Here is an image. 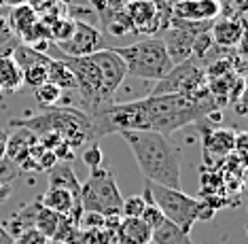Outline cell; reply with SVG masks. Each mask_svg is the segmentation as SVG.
Returning a JSON list of instances; mask_svg holds the SVG:
<instances>
[{
    "label": "cell",
    "instance_id": "3",
    "mask_svg": "<svg viewBox=\"0 0 248 244\" xmlns=\"http://www.w3.org/2000/svg\"><path fill=\"white\" fill-rule=\"evenodd\" d=\"M9 128L30 130L36 138H41L45 134H58L72 149L89 143H98L92 117L77 106H47L36 115L11 119Z\"/></svg>",
    "mask_w": 248,
    "mask_h": 244
},
{
    "label": "cell",
    "instance_id": "6",
    "mask_svg": "<svg viewBox=\"0 0 248 244\" xmlns=\"http://www.w3.org/2000/svg\"><path fill=\"white\" fill-rule=\"evenodd\" d=\"M83 212H95L102 217H121L123 195L119 185L115 180V174L106 168H93L85 183L78 191Z\"/></svg>",
    "mask_w": 248,
    "mask_h": 244
},
{
    "label": "cell",
    "instance_id": "34",
    "mask_svg": "<svg viewBox=\"0 0 248 244\" xmlns=\"http://www.w3.org/2000/svg\"><path fill=\"white\" fill-rule=\"evenodd\" d=\"M49 244H62V242H49Z\"/></svg>",
    "mask_w": 248,
    "mask_h": 244
},
{
    "label": "cell",
    "instance_id": "24",
    "mask_svg": "<svg viewBox=\"0 0 248 244\" xmlns=\"http://www.w3.org/2000/svg\"><path fill=\"white\" fill-rule=\"evenodd\" d=\"M146 206V200L142 195H129V197H123V204H121V217H140Z\"/></svg>",
    "mask_w": 248,
    "mask_h": 244
},
{
    "label": "cell",
    "instance_id": "5",
    "mask_svg": "<svg viewBox=\"0 0 248 244\" xmlns=\"http://www.w3.org/2000/svg\"><path fill=\"white\" fill-rule=\"evenodd\" d=\"M123 60L129 77L142 79V81H159L172 70L174 62L170 60L161 38L149 36L144 41L123 45V47H108Z\"/></svg>",
    "mask_w": 248,
    "mask_h": 244
},
{
    "label": "cell",
    "instance_id": "9",
    "mask_svg": "<svg viewBox=\"0 0 248 244\" xmlns=\"http://www.w3.org/2000/svg\"><path fill=\"white\" fill-rule=\"evenodd\" d=\"M223 13L218 0H172V17L185 21H214Z\"/></svg>",
    "mask_w": 248,
    "mask_h": 244
},
{
    "label": "cell",
    "instance_id": "30",
    "mask_svg": "<svg viewBox=\"0 0 248 244\" xmlns=\"http://www.w3.org/2000/svg\"><path fill=\"white\" fill-rule=\"evenodd\" d=\"M30 2V0H4V4H9L11 9L13 7H21V4H28Z\"/></svg>",
    "mask_w": 248,
    "mask_h": 244
},
{
    "label": "cell",
    "instance_id": "11",
    "mask_svg": "<svg viewBox=\"0 0 248 244\" xmlns=\"http://www.w3.org/2000/svg\"><path fill=\"white\" fill-rule=\"evenodd\" d=\"M117 244H149L151 242V228L140 217H121L115 229Z\"/></svg>",
    "mask_w": 248,
    "mask_h": 244
},
{
    "label": "cell",
    "instance_id": "35",
    "mask_svg": "<svg viewBox=\"0 0 248 244\" xmlns=\"http://www.w3.org/2000/svg\"><path fill=\"white\" fill-rule=\"evenodd\" d=\"M0 94H2V92H0Z\"/></svg>",
    "mask_w": 248,
    "mask_h": 244
},
{
    "label": "cell",
    "instance_id": "18",
    "mask_svg": "<svg viewBox=\"0 0 248 244\" xmlns=\"http://www.w3.org/2000/svg\"><path fill=\"white\" fill-rule=\"evenodd\" d=\"M38 208H41V200L36 197L34 202L26 204V206L21 208V211L15 212L13 217L9 219V223L4 225V228H7V231H9V236H11V238H17L21 231L34 228V217H36Z\"/></svg>",
    "mask_w": 248,
    "mask_h": 244
},
{
    "label": "cell",
    "instance_id": "32",
    "mask_svg": "<svg viewBox=\"0 0 248 244\" xmlns=\"http://www.w3.org/2000/svg\"><path fill=\"white\" fill-rule=\"evenodd\" d=\"M218 2L223 4V13H221V15H225V13H227V11L231 9V4H233V0H218Z\"/></svg>",
    "mask_w": 248,
    "mask_h": 244
},
{
    "label": "cell",
    "instance_id": "27",
    "mask_svg": "<svg viewBox=\"0 0 248 244\" xmlns=\"http://www.w3.org/2000/svg\"><path fill=\"white\" fill-rule=\"evenodd\" d=\"M51 151H53V155L58 157V162H72L75 160V149H72L68 143H60Z\"/></svg>",
    "mask_w": 248,
    "mask_h": 244
},
{
    "label": "cell",
    "instance_id": "26",
    "mask_svg": "<svg viewBox=\"0 0 248 244\" xmlns=\"http://www.w3.org/2000/svg\"><path fill=\"white\" fill-rule=\"evenodd\" d=\"M13 244H49V240L38 229L30 228V229L21 231L17 238H13Z\"/></svg>",
    "mask_w": 248,
    "mask_h": 244
},
{
    "label": "cell",
    "instance_id": "7",
    "mask_svg": "<svg viewBox=\"0 0 248 244\" xmlns=\"http://www.w3.org/2000/svg\"><path fill=\"white\" fill-rule=\"evenodd\" d=\"M197 62L200 60H185L180 64H174L172 70L155 83L153 92L149 96L180 94V96H191V98H206V96H210L206 85V72Z\"/></svg>",
    "mask_w": 248,
    "mask_h": 244
},
{
    "label": "cell",
    "instance_id": "13",
    "mask_svg": "<svg viewBox=\"0 0 248 244\" xmlns=\"http://www.w3.org/2000/svg\"><path fill=\"white\" fill-rule=\"evenodd\" d=\"M233 146H235L233 130L217 128V130L204 132V149H206V153H210L214 157L229 155V153H233Z\"/></svg>",
    "mask_w": 248,
    "mask_h": 244
},
{
    "label": "cell",
    "instance_id": "16",
    "mask_svg": "<svg viewBox=\"0 0 248 244\" xmlns=\"http://www.w3.org/2000/svg\"><path fill=\"white\" fill-rule=\"evenodd\" d=\"M21 87H24L21 68L15 64V60L11 55H2L0 58V92L17 94Z\"/></svg>",
    "mask_w": 248,
    "mask_h": 244
},
{
    "label": "cell",
    "instance_id": "19",
    "mask_svg": "<svg viewBox=\"0 0 248 244\" xmlns=\"http://www.w3.org/2000/svg\"><path fill=\"white\" fill-rule=\"evenodd\" d=\"M7 19H9L11 32H13L17 38H21L38 21V15H36V11L32 9L30 4H21V7H13V9H11V13L7 15Z\"/></svg>",
    "mask_w": 248,
    "mask_h": 244
},
{
    "label": "cell",
    "instance_id": "21",
    "mask_svg": "<svg viewBox=\"0 0 248 244\" xmlns=\"http://www.w3.org/2000/svg\"><path fill=\"white\" fill-rule=\"evenodd\" d=\"M60 221H62V214L49 211V208H45L41 204V208H38V212L34 217V229H38L49 242H51L55 231H58V228H60Z\"/></svg>",
    "mask_w": 248,
    "mask_h": 244
},
{
    "label": "cell",
    "instance_id": "2",
    "mask_svg": "<svg viewBox=\"0 0 248 244\" xmlns=\"http://www.w3.org/2000/svg\"><path fill=\"white\" fill-rule=\"evenodd\" d=\"M121 138L134 153L146 183L180 189V162L183 153L170 136L157 132H121Z\"/></svg>",
    "mask_w": 248,
    "mask_h": 244
},
{
    "label": "cell",
    "instance_id": "15",
    "mask_svg": "<svg viewBox=\"0 0 248 244\" xmlns=\"http://www.w3.org/2000/svg\"><path fill=\"white\" fill-rule=\"evenodd\" d=\"M38 200H41V204L45 208H49V211H53L58 214H70L72 208H75L77 204H81L70 191L55 189V187H49L43 195H38Z\"/></svg>",
    "mask_w": 248,
    "mask_h": 244
},
{
    "label": "cell",
    "instance_id": "25",
    "mask_svg": "<svg viewBox=\"0 0 248 244\" xmlns=\"http://www.w3.org/2000/svg\"><path fill=\"white\" fill-rule=\"evenodd\" d=\"M81 157H83V163H85L89 170H93V168H100V166H102L104 153H102V149L98 146V143H89L87 149L83 151Z\"/></svg>",
    "mask_w": 248,
    "mask_h": 244
},
{
    "label": "cell",
    "instance_id": "17",
    "mask_svg": "<svg viewBox=\"0 0 248 244\" xmlns=\"http://www.w3.org/2000/svg\"><path fill=\"white\" fill-rule=\"evenodd\" d=\"M151 242L155 244H193L191 236L187 231H183L178 225H174L172 221L163 219L161 223H157L151 229Z\"/></svg>",
    "mask_w": 248,
    "mask_h": 244
},
{
    "label": "cell",
    "instance_id": "23",
    "mask_svg": "<svg viewBox=\"0 0 248 244\" xmlns=\"http://www.w3.org/2000/svg\"><path fill=\"white\" fill-rule=\"evenodd\" d=\"M21 75H24V85L36 89L38 85H43L47 81V66H43V64L30 66V68H26V70H21Z\"/></svg>",
    "mask_w": 248,
    "mask_h": 244
},
{
    "label": "cell",
    "instance_id": "14",
    "mask_svg": "<svg viewBox=\"0 0 248 244\" xmlns=\"http://www.w3.org/2000/svg\"><path fill=\"white\" fill-rule=\"evenodd\" d=\"M49 187L55 189H66L78 200V191H81V183H78L75 170L68 162H58L55 166L49 170Z\"/></svg>",
    "mask_w": 248,
    "mask_h": 244
},
{
    "label": "cell",
    "instance_id": "10",
    "mask_svg": "<svg viewBox=\"0 0 248 244\" xmlns=\"http://www.w3.org/2000/svg\"><path fill=\"white\" fill-rule=\"evenodd\" d=\"M212 43L225 49H235L244 41V19L238 17H223L218 21H212L210 28Z\"/></svg>",
    "mask_w": 248,
    "mask_h": 244
},
{
    "label": "cell",
    "instance_id": "29",
    "mask_svg": "<svg viewBox=\"0 0 248 244\" xmlns=\"http://www.w3.org/2000/svg\"><path fill=\"white\" fill-rule=\"evenodd\" d=\"M0 244H13V238L9 236L7 228H4L2 223H0Z\"/></svg>",
    "mask_w": 248,
    "mask_h": 244
},
{
    "label": "cell",
    "instance_id": "20",
    "mask_svg": "<svg viewBox=\"0 0 248 244\" xmlns=\"http://www.w3.org/2000/svg\"><path fill=\"white\" fill-rule=\"evenodd\" d=\"M47 81L55 83L62 92H68V89H75V77H72L70 68L64 64L62 60L51 58L47 64Z\"/></svg>",
    "mask_w": 248,
    "mask_h": 244
},
{
    "label": "cell",
    "instance_id": "12",
    "mask_svg": "<svg viewBox=\"0 0 248 244\" xmlns=\"http://www.w3.org/2000/svg\"><path fill=\"white\" fill-rule=\"evenodd\" d=\"M38 143V138L30 130H24V128H15L13 134H9L7 138V160L13 162L15 166H19V162H24L28 157L30 149Z\"/></svg>",
    "mask_w": 248,
    "mask_h": 244
},
{
    "label": "cell",
    "instance_id": "4",
    "mask_svg": "<svg viewBox=\"0 0 248 244\" xmlns=\"http://www.w3.org/2000/svg\"><path fill=\"white\" fill-rule=\"evenodd\" d=\"M142 197L146 200V204H155L163 217L172 221L174 225H178L187 234H191L197 221L210 219L217 212L206 200H195V197L183 194L180 189H170V187H161L153 183L144 185Z\"/></svg>",
    "mask_w": 248,
    "mask_h": 244
},
{
    "label": "cell",
    "instance_id": "8",
    "mask_svg": "<svg viewBox=\"0 0 248 244\" xmlns=\"http://www.w3.org/2000/svg\"><path fill=\"white\" fill-rule=\"evenodd\" d=\"M55 47L62 51V55H68V58H83V55H92L95 51L108 49V43L104 41V36L100 34L98 28L87 24L85 19H77L75 32L70 34V38L64 43H58Z\"/></svg>",
    "mask_w": 248,
    "mask_h": 244
},
{
    "label": "cell",
    "instance_id": "22",
    "mask_svg": "<svg viewBox=\"0 0 248 244\" xmlns=\"http://www.w3.org/2000/svg\"><path fill=\"white\" fill-rule=\"evenodd\" d=\"M64 92L51 81H45L43 85H38L34 89V100L41 109H47V106H58V102L62 100Z\"/></svg>",
    "mask_w": 248,
    "mask_h": 244
},
{
    "label": "cell",
    "instance_id": "28",
    "mask_svg": "<svg viewBox=\"0 0 248 244\" xmlns=\"http://www.w3.org/2000/svg\"><path fill=\"white\" fill-rule=\"evenodd\" d=\"M7 138H9V132L0 130V162H2L4 155H7Z\"/></svg>",
    "mask_w": 248,
    "mask_h": 244
},
{
    "label": "cell",
    "instance_id": "1",
    "mask_svg": "<svg viewBox=\"0 0 248 244\" xmlns=\"http://www.w3.org/2000/svg\"><path fill=\"white\" fill-rule=\"evenodd\" d=\"M221 102L214 96L191 98L180 94L144 96L129 102H115L92 117L95 138L121 132H157L170 136L176 130L217 113Z\"/></svg>",
    "mask_w": 248,
    "mask_h": 244
},
{
    "label": "cell",
    "instance_id": "31",
    "mask_svg": "<svg viewBox=\"0 0 248 244\" xmlns=\"http://www.w3.org/2000/svg\"><path fill=\"white\" fill-rule=\"evenodd\" d=\"M60 2L68 4V7H78V4H87V0H60Z\"/></svg>",
    "mask_w": 248,
    "mask_h": 244
},
{
    "label": "cell",
    "instance_id": "33",
    "mask_svg": "<svg viewBox=\"0 0 248 244\" xmlns=\"http://www.w3.org/2000/svg\"><path fill=\"white\" fill-rule=\"evenodd\" d=\"M2 4H4V0H0V7H2Z\"/></svg>",
    "mask_w": 248,
    "mask_h": 244
}]
</instances>
